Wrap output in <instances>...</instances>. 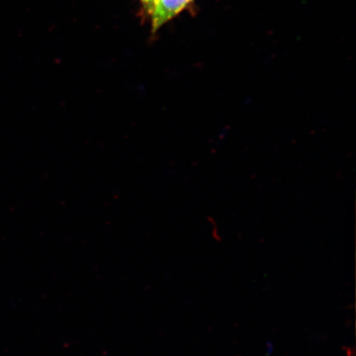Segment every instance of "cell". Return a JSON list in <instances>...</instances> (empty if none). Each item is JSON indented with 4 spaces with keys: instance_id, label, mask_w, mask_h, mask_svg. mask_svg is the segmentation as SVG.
Masks as SVG:
<instances>
[{
    "instance_id": "1",
    "label": "cell",
    "mask_w": 356,
    "mask_h": 356,
    "mask_svg": "<svg viewBox=\"0 0 356 356\" xmlns=\"http://www.w3.org/2000/svg\"><path fill=\"white\" fill-rule=\"evenodd\" d=\"M191 0H154L152 11L153 32L159 30L188 6Z\"/></svg>"
},
{
    "instance_id": "2",
    "label": "cell",
    "mask_w": 356,
    "mask_h": 356,
    "mask_svg": "<svg viewBox=\"0 0 356 356\" xmlns=\"http://www.w3.org/2000/svg\"><path fill=\"white\" fill-rule=\"evenodd\" d=\"M141 2L144 3L146 10L149 13H152L154 10V0H141Z\"/></svg>"
}]
</instances>
